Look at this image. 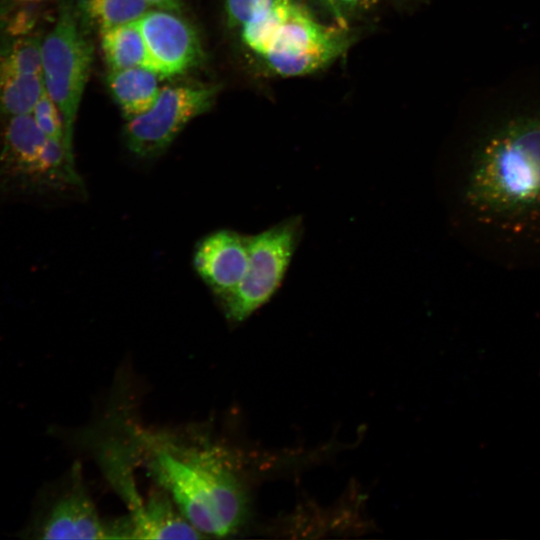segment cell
Here are the masks:
<instances>
[{
  "label": "cell",
  "mask_w": 540,
  "mask_h": 540,
  "mask_svg": "<svg viewBox=\"0 0 540 540\" xmlns=\"http://www.w3.org/2000/svg\"><path fill=\"white\" fill-rule=\"evenodd\" d=\"M80 184L63 140L47 137L32 114L4 121L0 129V197H28Z\"/></svg>",
  "instance_id": "3957f363"
},
{
  "label": "cell",
  "mask_w": 540,
  "mask_h": 540,
  "mask_svg": "<svg viewBox=\"0 0 540 540\" xmlns=\"http://www.w3.org/2000/svg\"><path fill=\"white\" fill-rule=\"evenodd\" d=\"M332 14L343 19L344 15L355 9L366 0H320Z\"/></svg>",
  "instance_id": "d6986e66"
},
{
  "label": "cell",
  "mask_w": 540,
  "mask_h": 540,
  "mask_svg": "<svg viewBox=\"0 0 540 540\" xmlns=\"http://www.w3.org/2000/svg\"><path fill=\"white\" fill-rule=\"evenodd\" d=\"M31 114L38 127L47 137L63 140L64 142L65 127L63 116L46 89L37 101Z\"/></svg>",
  "instance_id": "e0dca14e"
},
{
  "label": "cell",
  "mask_w": 540,
  "mask_h": 540,
  "mask_svg": "<svg viewBox=\"0 0 540 540\" xmlns=\"http://www.w3.org/2000/svg\"><path fill=\"white\" fill-rule=\"evenodd\" d=\"M280 0H226L225 10L230 27L242 26L255 14L266 10Z\"/></svg>",
  "instance_id": "ac0fdd59"
},
{
  "label": "cell",
  "mask_w": 540,
  "mask_h": 540,
  "mask_svg": "<svg viewBox=\"0 0 540 540\" xmlns=\"http://www.w3.org/2000/svg\"><path fill=\"white\" fill-rule=\"evenodd\" d=\"M0 72L15 75H42V41L20 36L0 52Z\"/></svg>",
  "instance_id": "2e32d148"
},
{
  "label": "cell",
  "mask_w": 540,
  "mask_h": 540,
  "mask_svg": "<svg viewBox=\"0 0 540 540\" xmlns=\"http://www.w3.org/2000/svg\"><path fill=\"white\" fill-rule=\"evenodd\" d=\"M350 43L342 28L323 25L299 3L282 0L275 29L261 56L281 76H302L330 64Z\"/></svg>",
  "instance_id": "5b68a950"
},
{
  "label": "cell",
  "mask_w": 540,
  "mask_h": 540,
  "mask_svg": "<svg viewBox=\"0 0 540 540\" xmlns=\"http://www.w3.org/2000/svg\"><path fill=\"white\" fill-rule=\"evenodd\" d=\"M249 259V237L221 230L205 237L196 247L194 267L220 297L232 292L243 279Z\"/></svg>",
  "instance_id": "30bf717a"
},
{
  "label": "cell",
  "mask_w": 540,
  "mask_h": 540,
  "mask_svg": "<svg viewBox=\"0 0 540 540\" xmlns=\"http://www.w3.org/2000/svg\"><path fill=\"white\" fill-rule=\"evenodd\" d=\"M37 0H0V12L4 9L6 5L14 4V3H28L33 2Z\"/></svg>",
  "instance_id": "44dd1931"
},
{
  "label": "cell",
  "mask_w": 540,
  "mask_h": 540,
  "mask_svg": "<svg viewBox=\"0 0 540 540\" xmlns=\"http://www.w3.org/2000/svg\"><path fill=\"white\" fill-rule=\"evenodd\" d=\"M147 466L182 515L203 535L224 537L246 522L250 500L237 472L213 449L140 435Z\"/></svg>",
  "instance_id": "7a4b0ae2"
},
{
  "label": "cell",
  "mask_w": 540,
  "mask_h": 540,
  "mask_svg": "<svg viewBox=\"0 0 540 540\" xmlns=\"http://www.w3.org/2000/svg\"><path fill=\"white\" fill-rule=\"evenodd\" d=\"M44 539L122 538L120 521L104 522L83 484L78 464L72 469L70 485L53 503L40 529Z\"/></svg>",
  "instance_id": "9c48e42d"
},
{
  "label": "cell",
  "mask_w": 540,
  "mask_h": 540,
  "mask_svg": "<svg viewBox=\"0 0 540 540\" xmlns=\"http://www.w3.org/2000/svg\"><path fill=\"white\" fill-rule=\"evenodd\" d=\"M179 13L148 10L136 22L147 49L150 70L173 77L195 66L202 56L199 38Z\"/></svg>",
  "instance_id": "ba28073f"
},
{
  "label": "cell",
  "mask_w": 540,
  "mask_h": 540,
  "mask_svg": "<svg viewBox=\"0 0 540 540\" xmlns=\"http://www.w3.org/2000/svg\"><path fill=\"white\" fill-rule=\"evenodd\" d=\"M127 539H200L205 537L179 511L170 495L160 489L144 500L138 511L124 519Z\"/></svg>",
  "instance_id": "8fae6325"
},
{
  "label": "cell",
  "mask_w": 540,
  "mask_h": 540,
  "mask_svg": "<svg viewBox=\"0 0 540 540\" xmlns=\"http://www.w3.org/2000/svg\"><path fill=\"white\" fill-rule=\"evenodd\" d=\"M93 62V45L76 8L61 5L55 25L42 40V77L64 120V145L74 159L73 132Z\"/></svg>",
  "instance_id": "277c9868"
},
{
  "label": "cell",
  "mask_w": 540,
  "mask_h": 540,
  "mask_svg": "<svg viewBox=\"0 0 540 540\" xmlns=\"http://www.w3.org/2000/svg\"><path fill=\"white\" fill-rule=\"evenodd\" d=\"M101 48L110 70L143 67L150 70L144 39L137 22L100 32Z\"/></svg>",
  "instance_id": "4fadbf2b"
},
{
  "label": "cell",
  "mask_w": 540,
  "mask_h": 540,
  "mask_svg": "<svg viewBox=\"0 0 540 540\" xmlns=\"http://www.w3.org/2000/svg\"><path fill=\"white\" fill-rule=\"evenodd\" d=\"M451 163L454 223L474 255L512 272H540V73L487 88Z\"/></svg>",
  "instance_id": "6da1fadb"
},
{
  "label": "cell",
  "mask_w": 540,
  "mask_h": 540,
  "mask_svg": "<svg viewBox=\"0 0 540 540\" xmlns=\"http://www.w3.org/2000/svg\"><path fill=\"white\" fill-rule=\"evenodd\" d=\"M159 76L143 67L110 70L107 85L125 119L147 112L156 102L161 89Z\"/></svg>",
  "instance_id": "7c38bea8"
},
{
  "label": "cell",
  "mask_w": 540,
  "mask_h": 540,
  "mask_svg": "<svg viewBox=\"0 0 540 540\" xmlns=\"http://www.w3.org/2000/svg\"><path fill=\"white\" fill-rule=\"evenodd\" d=\"M299 216L249 236V259L239 285L221 298L226 317L242 322L267 303L280 287L302 235Z\"/></svg>",
  "instance_id": "8992f818"
},
{
  "label": "cell",
  "mask_w": 540,
  "mask_h": 540,
  "mask_svg": "<svg viewBox=\"0 0 540 540\" xmlns=\"http://www.w3.org/2000/svg\"><path fill=\"white\" fill-rule=\"evenodd\" d=\"M44 90L42 75L0 72V119L31 114Z\"/></svg>",
  "instance_id": "9a60e30c"
},
{
  "label": "cell",
  "mask_w": 540,
  "mask_h": 540,
  "mask_svg": "<svg viewBox=\"0 0 540 540\" xmlns=\"http://www.w3.org/2000/svg\"><path fill=\"white\" fill-rule=\"evenodd\" d=\"M150 6L162 10H168L176 13L182 11V3L180 0H145Z\"/></svg>",
  "instance_id": "ffe728a7"
},
{
  "label": "cell",
  "mask_w": 540,
  "mask_h": 540,
  "mask_svg": "<svg viewBox=\"0 0 540 540\" xmlns=\"http://www.w3.org/2000/svg\"><path fill=\"white\" fill-rule=\"evenodd\" d=\"M149 8L145 0H77L76 10L84 26L100 33L137 21Z\"/></svg>",
  "instance_id": "5bb4252c"
},
{
  "label": "cell",
  "mask_w": 540,
  "mask_h": 540,
  "mask_svg": "<svg viewBox=\"0 0 540 540\" xmlns=\"http://www.w3.org/2000/svg\"><path fill=\"white\" fill-rule=\"evenodd\" d=\"M218 91L217 86L161 89L147 112L127 121L124 139L129 151L140 158L163 153L192 119L211 108Z\"/></svg>",
  "instance_id": "52a82bcc"
}]
</instances>
